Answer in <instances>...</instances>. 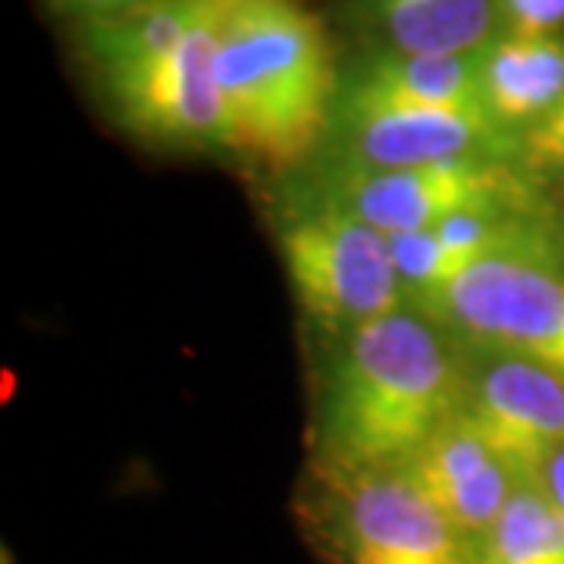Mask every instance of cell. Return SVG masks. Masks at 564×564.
<instances>
[{
	"label": "cell",
	"mask_w": 564,
	"mask_h": 564,
	"mask_svg": "<svg viewBox=\"0 0 564 564\" xmlns=\"http://www.w3.org/2000/svg\"><path fill=\"white\" fill-rule=\"evenodd\" d=\"M470 380L423 314L355 329L323 399L329 470H399L436 430L464 414Z\"/></svg>",
	"instance_id": "cell-1"
},
{
	"label": "cell",
	"mask_w": 564,
	"mask_h": 564,
	"mask_svg": "<svg viewBox=\"0 0 564 564\" xmlns=\"http://www.w3.org/2000/svg\"><path fill=\"white\" fill-rule=\"evenodd\" d=\"M217 85L223 144L270 170L307 161L339 104L329 39L299 0H226Z\"/></svg>",
	"instance_id": "cell-2"
},
{
	"label": "cell",
	"mask_w": 564,
	"mask_h": 564,
	"mask_svg": "<svg viewBox=\"0 0 564 564\" xmlns=\"http://www.w3.org/2000/svg\"><path fill=\"white\" fill-rule=\"evenodd\" d=\"M282 261L295 299L329 333L351 336L399 314L404 289L389 236L345 204L323 198L282 226Z\"/></svg>",
	"instance_id": "cell-3"
},
{
	"label": "cell",
	"mask_w": 564,
	"mask_h": 564,
	"mask_svg": "<svg viewBox=\"0 0 564 564\" xmlns=\"http://www.w3.org/2000/svg\"><path fill=\"white\" fill-rule=\"evenodd\" d=\"M423 317L455 326L502 355L540 364L564 380V263L477 261Z\"/></svg>",
	"instance_id": "cell-4"
},
{
	"label": "cell",
	"mask_w": 564,
	"mask_h": 564,
	"mask_svg": "<svg viewBox=\"0 0 564 564\" xmlns=\"http://www.w3.org/2000/svg\"><path fill=\"white\" fill-rule=\"evenodd\" d=\"M524 166L514 161H443L426 166L333 170L329 195L386 236L436 229L455 214L492 204H540Z\"/></svg>",
	"instance_id": "cell-5"
},
{
	"label": "cell",
	"mask_w": 564,
	"mask_h": 564,
	"mask_svg": "<svg viewBox=\"0 0 564 564\" xmlns=\"http://www.w3.org/2000/svg\"><path fill=\"white\" fill-rule=\"evenodd\" d=\"M336 477V533L348 564H474V545L402 470Z\"/></svg>",
	"instance_id": "cell-6"
},
{
	"label": "cell",
	"mask_w": 564,
	"mask_h": 564,
	"mask_svg": "<svg viewBox=\"0 0 564 564\" xmlns=\"http://www.w3.org/2000/svg\"><path fill=\"white\" fill-rule=\"evenodd\" d=\"M226 0H195L192 22L176 51L139 79L110 88L120 120L144 139L180 144H223L217 85Z\"/></svg>",
	"instance_id": "cell-7"
},
{
	"label": "cell",
	"mask_w": 564,
	"mask_h": 564,
	"mask_svg": "<svg viewBox=\"0 0 564 564\" xmlns=\"http://www.w3.org/2000/svg\"><path fill=\"white\" fill-rule=\"evenodd\" d=\"M343 163L426 166L443 161H518V135L486 113L436 107H351L336 104Z\"/></svg>",
	"instance_id": "cell-8"
},
{
	"label": "cell",
	"mask_w": 564,
	"mask_h": 564,
	"mask_svg": "<svg viewBox=\"0 0 564 564\" xmlns=\"http://www.w3.org/2000/svg\"><path fill=\"white\" fill-rule=\"evenodd\" d=\"M464 414L514 484H540L564 448V380L524 358L486 364L470 380Z\"/></svg>",
	"instance_id": "cell-9"
},
{
	"label": "cell",
	"mask_w": 564,
	"mask_h": 564,
	"mask_svg": "<svg viewBox=\"0 0 564 564\" xmlns=\"http://www.w3.org/2000/svg\"><path fill=\"white\" fill-rule=\"evenodd\" d=\"M399 470L470 545L496 524L518 486L467 414L436 430Z\"/></svg>",
	"instance_id": "cell-10"
},
{
	"label": "cell",
	"mask_w": 564,
	"mask_h": 564,
	"mask_svg": "<svg viewBox=\"0 0 564 564\" xmlns=\"http://www.w3.org/2000/svg\"><path fill=\"white\" fill-rule=\"evenodd\" d=\"M477 69L489 117L521 139L564 98V39L508 32L477 51Z\"/></svg>",
	"instance_id": "cell-11"
},
{
	"label": "cell",
	"mask_w": 564,
	"mask_h": 564,
	"mask_svg": "<svg viewBox=\"0 0 564 564\" xmlns=\"http://www.w3.org/2000/svg\"><path fill=\"white\" fill-rule=\"evenodd\" d=\"M339 104L351 107H436L486 113L477 54H380L358 69Z\"/></svg>",
	"instance_id": "cell-12"
},
{
	"label": "cell",
	"mask_w": 564,
	"mask_h": 564,
	"mask_svg": "<svg viewBox=\"0 0 564 564\" xmlns=\"http://www.w3.org/2000/svg\"><path fill=\"white\" fill-rule=\"evenodd\" d=\"M195 0H158L144 3L110 20H91L85 32V47L104 88H117L139 79L141 73L166 61L192 22Z\"/></svg>",
	"instance_id": "cell-13"
},
{
	"label": "cell",
	"mask_w": 564,
	"mask_h": 564,
	"mask_svg": "<svg viewBox=\"0 0 564 564\" xmlns=\"http://www.w3.org/2000/svg\"><path fill=\"white\" fill-rule=\"evenodd\" d=\"M370 7L404 54H477L499 17L492 0H370Z\"/></svg>",
	"instance_id": "cell-14"
},
{
	"label": "cell",
	"mask_w": 564,
	"mask_h": 564,
	"mask_svg": "<svg viewBox=\"0 0 564 564\" xmlns=\"http://www.w3.org/2000/svg\"><path fill=\"white\" fill-rule=\"evenodd\" d=\"M474 564H564V514L540 484H518L474 543Z\"/></svg>",
	"instance_id": "cell-15"
},
{
	"label": "cell",
	"mask_w": 564,
	"mask_h": 564,
	"mask_svg": "<svg viewBox=\"0 0 564 564\" xmlns=\"http://www.w3.org/2000/svg\"><path fill=\"white\" fill-rule=\"evenodd\" d=\"M389 245H392L404 299H414L421 314H430L433 304L448 292V285L467 270V263L448 251V245L440 239L436 229L395 232L389 236Z\"/></svg>",
	"instance_id": "cell-16"
},
{
	"label": "cell",
	"mask_w": 564,
	"mask_h": 564,
	"mask_svg": "<svg viewBox=\"0 0 564 564\" xmlns=\"http://www.w3.org/2000/svg\"><path fill=\"white\" fill-rule=\"evenodd\" d=\"M518 163L530 176H564V98L521 132Z\"/></svg>",
	"instance_id": "cell-17"
},
{
	"label": "cell",
	"mask_w": 564,
	"mask_h": 564,
	"mask_svg": "<svg viewBox=\"0 0 564 564\" xmlns=\"http://www.w3.org/2000/svg\"><path fill=\"white\" fill-rule=\"evenodd\" d=\"M511 35H552L564 22V0H496Z\"/></svg>",
	"instance_id": "cell-18"
},
{
	"label": "cell",
	"mask_w": 564,
	"mask_h": 564,
	"mask_svg": "<svg viewBox=\"0 0 564 564\" xmlns=\"http://www.w3.org/2000/svg\"><path fill=\"white\" fill-rule=\"evenodd\" d=\"M57 3L63 10L82 13L88 20H110V17H120V13L144 7V0H57Z\"/></svg>",
	"instance_id": "cell-19"
},
{
	"label": "cell",
	"mask_w": 564,
	"mask_h": 564,
	"mask_svg": "<svg viewBox=\"0 0 564 564\" xmlns=\"http://www.w3.org/2000/svg\"><path fill=\"white\" fill-rule=\"evenodd\" d=\"M540 486H543L545 492L552 496V502L562 508L564 514V448L549 462V467H545L543 480H540Z\"/></svg>",
	"instance_id": "cell-20"
},
{
	"label": "cell",
	"mask_w": 564,
	"mask_h": 564,
	"mask_svg": "<svg viewBox=\"0 0 564 564\" xmlns=\"http://www.w3.org/2000/svg\"><path fill=\"white\" fill-rule=\"evenodd\" d=\"M144 3H158V0H144Z\"/></svg>",
	"instance_id": "cell-21"
}]
</instances>
